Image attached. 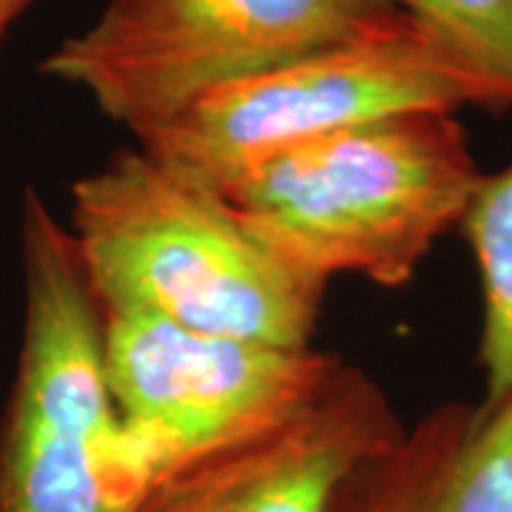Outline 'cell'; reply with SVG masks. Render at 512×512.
Listing matches in <instances>:
<instances>
[{
  "label": "cell",
  "instance_id": "ba28073f",
  "mask_svg": "<svg viewBox=\"0 0 512 512\" xmlns=\"http://www.w3.org/2000/svg\"><path fill=\"white\" fill-rule=\"evenodd\" d=\"M330 512H512V396L427 410L342 478Z\"/></svg>",
  "mask_w": 512,
  "mask_h": 512
},
{
  "label": "cell",
  "instance_id": "52a82bcc",
  "mask_svg": "<svg viewBox=\"0 0 512 512\" xmlns=\"http://www.w3.org/2000/svg\"><path fill=\"white\" fill-rule=\"evenodd\" d=\"M402 430L382 384L339 362L299 410L154 473L131 512H330L342 478Z\"/></svg>",
  "mask_w": 512,
  "mask_h": 512
},
{
  "label": "cell",
  "instance_id": "9c48e42d",
  "mask_svg": "<svg viewBox=\"0 0 512 512\" xmlns=\"http://www.w3.org/2000/svg\"><path fill=\"white\" fill-rule=\"evenodd\" d=\"M458 231L473 251L481 282L484 393L512 396V160L493 174L484 171Z\"/></svg>",
  "mask_w": 512,
  "mask_h": 512
},
{
  "label": "cell",
  "instance_id": "8fae6325",
  "mask_svg": "<svg viewBox=\"0 0 512 512\" xmlns=\"http://www.w3.org/2000/svg\"><path fill=\"white\" fill-rule=\"evenodd\" d=\"M37 0H0V55H3V46L12 35V29L18 26L20 18L35 6Z\"/></svg>",
  "mask_w": 512,
  "mask_h": 512
},
{
  "label": "cell",
  "instance_id": "6da1fadb",
  "mask_svg": "<svg viewBox=\"0 0 512 512\" xmlns=\"http://www.w3.org/2000/svg\"><path fill=\"white\" fill-rule=\"evenodd\" d=\"M74 251L100 313L308 348L328 282L276 254L217 188L143 148L69 185Z\"/></svg>",
  "mask_w": 512,
  "mask_h": 512
},
{
  "label": "cell",
  "instance_id": "8992f818",
  "mask_svg": "<svg viewBox=\"0 0 512 512\" xmlns=\"http://www.w3.org/2000/svg\"><path fill=\"white\" fill-rule=\"evenodd\" d=\"M100 322L111 399L148 478L299 410L342 362L313 345L222 336L146 313H100Z\"/></svg>",
  "mask_w": 512,
  "mask_h": 512
},
{
  "label": "cell",
  "instance_id": "3957f363",
  "mask_svg": "<svg viewBox=\"0 0 512 512\" xmlns=\"http://www.w3.org/2000/svg\"><path fill=\"white\" fill-rule=\"evenodd\" d=\"M23 325L0 410V512H131L148 467L103 370V322L66 222L20 205Z\"/></svg>",
  "mask_w": 512,
  "mask_h": 512
},
{
  "label": "cell",
  "instance_id": "7a4b0ae2",
  "mask_svg": "<svg viewBox=\"0 0 512 512\" xmlns=\"http://www.w3.org/2000/svg\"><path fill=\"white\" fill-rule=\"evenodd\" d=\"M484 177L453 111H410L279 148L220 194L276 254L319 282L407 285Z\"/></svg>",
  "mask_w": 512,
  "mask_h": 512
},
{
  "label": "cell",
  "instance_id": "30bf717a",
  "mask_svg": "<svg viewBox=\"0 0 512 512\" xmlns=\"http://www.w3.org/2000/svg\"><path fill=\"white\" fill-rule=\"evenodd\" d=\"M461 60L512 92V0H393Z\"/></svg>",
  "mask_w": 512,
  "mask_h": 512
},
{
  "label": "cell",
  "instance_id": "277c9868",
  "mask_svg": "<svg viewBox=\"0 0 512 512\" xmlns=\"http://www.w3.org/2000/svg\"><path fill=\"white\" fill-rule=\"evenodd\" d=\"M464 109L510 111L512 92L402 12L131 137L154 160L222 191L279 148L410 111Z\"/></svg>",
  "mask_w": 512,
  "mask_h": 512
},
{
  "label": "cell",
  "instance_id": "5b68a950",
  "mask_svg": "<svg viewBox=\"0 0 512 512\" xmlns=\"http://www.w3.org/2000/svg\"><path fill=\"white\" fill-rule=\"evenodd\" d=\"M399 15L393 0H109L37 72L137 134Z\"/></svg>",
  "mask_w": 512,
  "mask_h": 512
}]
</instances>
